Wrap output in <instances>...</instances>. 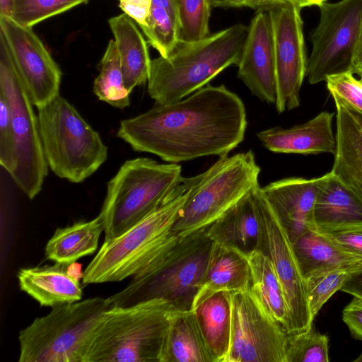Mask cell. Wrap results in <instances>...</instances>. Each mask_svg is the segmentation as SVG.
Segmentation results:
<instances>
[{"label":"cell","instance_id":"cell-1","mask_svg":"<svg viewBox=\"0 0 362 362\" xmlns=\"http://www.w3.org/2000/svg\"><path fill=\"white\" fill-rule=\"evenodd\" d=\"M247 115L224 85L207 84L177 102L122 120L117 135L136 151L172 163L226 156L244 139Z\"/></svg>","mask_w":362,"mask_h":362},{"label":"cell","instance_id":"cell-2","mask_svg":"<svg viewBox=\"0 0 362 362\" xmlns=\"http://www.w3.org/2000/svg\"><path fill=\"white\" fill-rule=\"evenodd\" d=\"M248 26L237 23L190 42L179 41L167 57L151 60L148 93L155 104L177 102L238 65Z\"/></svg>","mask_w":362,"mask_h":362},{"label":"cell","instance_id":"cell-3","mask_svg":"<svg viewBox=\"0 0 362 362\" xmlns=\"http://www.w3.org/2000/svg\"><path fill=\"white\" fill-rule=\"evenodd\" d=\"M195 176L186 178L185 188L174 198L151 212L132 228L103 244L83 271L85 284L117 282L132 277L180 238L173 231Z\"/></svg>","mask_w":362,"mask_h":362},{"label":"cell","instance_id":"cell-4","mask_svg":"<svg viewBox=\"0 0 362 362\" xmlns=\"http://www.w3.org/2000/svg\"><path fill=\"white\" fill-rule=\"evenodd\" d=\"M207 228L180 238L129 283L107 298L110 305L127 306L152 299L168 301L177 310H190L203 280L214 241Z\"/></svg>","mask_w":362,"mask_h":362},{"label":"cell","instance_id":"cell-5","mask_svg":"<svg viewBox=\"0 0 362 362\" xmlns=\"http://www.w3.org/2000/svg\"><path fill=\"white\" fill-rule=\"evenodd\" d=\"M177 163H160L149 158L128 160L108 182L99 216L104 240L119 235L176 197L186 177Z\"/></svg>","mask_w":362,"mask_h":362},{"label":"cell","instance_id":"cell-6","mask_svg":"<svg viewBox=\"0 0 362 362\" xmlns=\"http://www.w3.org/2000/svg\"><path fill=\"white\" fill-rule=\"evenodd\" d=\"M175 310L163 299L112 306L97 326L84 362H160Z\"/></svg>","mask_w":362,"mask_h":362},{"label":"cell","instance_id":"cell-7","mask_svg":"<svg viewBox=\"0 0 362 362\" xmlns=\"http://www.w3.org/2000/svg\"><path fill=\"white\" fill-rule=\"evenodd\" d=\"M107 298H89L57 305L36 317L18 334L19 362H84Z\"/></svg>","mask_w":362,"mask_h":362},{"label":"cell","instance_id":"cell-8","mask_svg":"<svg viewBox=\"0 0 362 362\" xmlns=\"http://www.w3.org/2000/svg\"><path fill=\"white\" fill-rule=\"evenodd\" d=\"M37 109L45 159L56 175L80 183L105 162L107 147L64 98L59 94Z\"/></svg>","mask_w":362,"mask_h":362},{"label":"cell","instance_id":"cell-9","mask_svg":"<svg viewBox=\"0 0 362 362\" xmlns=\"http://www.w3.org/2000/svg\"><path fill=\"white\" fill-rule=\"evenodd\" d=\"M259 173L252 151L220 156L208 170L195 176L173 233L184 238L207 228L259 185Z\"/></svg>","mask_w":362,"mask_h":362},{"label":"cell","instance_id":"cell-10","mask_svg":"<svg viewBox=\"0 0 362 362\" xmlns=\"http://www.w3.org/2000/svg\"><path fill=\"white\" fill-rule=\"evenodd\" d=\"M0 93L7 100L11 114L14 162L8 174L21 191L33 199L42 189L48 165L34 105L1 38Z\"/></svg>","mask_w":362,"mask_h":362},{"label":"cell","instance_id":"cell-11","mask_svg":"<svg viewBox=\"0 0 362 362\" xmlns=\"http://www.w3.org/2000/svg\"><path fill=\"white\" fill-rule=\"evenodd\" d=\"M319 8L320 21L311 34L313 49L307 64L310 84L351 72L362 27V0L325 1Z\"/></svg>","mask_w":362,"mask_h":362},{"label":"cell","instance_id":"cell-12","mask_svg":"<svg viewBox=\"0 0 362 362\" xmlns=\"http://www.w3.org/2000/svg\"><path fill=\"white\" fill-rule=\"evenodd\" d=\"M231 334L224 362H286L289 334L250 286L231 292Z\"/></svg>","mask_w":362,"mask_h":362},{"label":"cell","instance_id":"cell-13","mask_svg":"<svg viewBox=\"0 0 362 362\" xmlns=\"http://www.w3.org/2000/svg\"><path fill=\"white\" fill-rule=\"evenodd\" d=\"M262 240L260 250L271 260L284 290L289 314L288 334L313 326L305 282L290 236L263 192L259 199Z\"/></svg>","mask_w":362,"mask_h":362},{"label":"cell","instance_id":"cell-14","mask_svg":"<svg viewBox=\"0 0 362 362\" xmlns=\"http://www.w3.org/2000/svg\"><path fill=\"white\" fill-rule=\"evenodd\" d=\"M299 7L279 4L268 11L272 26L276 60L279 113L300 105V91L306 76L308 59Z\"/></svg>","mask_w":362,"mask_h":362},{"label":"cell","instance_id":"cell-15","mask_svg":"<svg viewBox=\"0 0 362 362\" xmlns=\"http://www.w3.org/2000/svg\"><path fill=\"white\" fill-rule=\"evenodd\" d=\"M0 38L37 108L59 94L62 71L31 27L0 15Z\"/></svg>","mask_w":362,"mask_h":362},{"label":"cell","instance_id":"cell-16","mask_svg":"<svg viewBox=\"0 0 362 362\" xmlns=\"http://www.w3.org/2000/svg\"><path fill=\"white\" fill-rule=\"evenodd\" d=\"M237 66L238 78L255 96L267 103L276 104V60L268 11H257L252 18Z\"/></svg>","mask_w":362,"mask_h":362},{"label":"cell","instance_id":"cell-17","mask_svg":"<svg viewBox=\"0 0 362 362\" xmlns=\"http://www.w3.org/2000/svg\"><path fill=\"white\" fill-rule=\"evenodd\" d=\"M320 178L288 177L262 187L292 242L306 230H317L314 209Z\"/></svg>","mask_w":362,"mask_h":362},{"label":"cell","instance_id":"cell-18","mask_svg":"<svg viewBox=\"0 0 362 362\" xmlns=\"http://www.w3.org/2000/svg\"><path fill=\"white\" fill-rule=\"evenodd\" d=\"M259 185L252 189L207 227L208 236L216 243L233 247L248 255L259 250L262 240Z\"/></svg>","mask_w":362,"mask_h":362},{"label":"cell","instance_id":"cell-19","mask_svg":"<svg viewBox=\"0 0 362 362\" xmlns=\"http://www.w3.org/2000/svg\"><path fill=\"white\" fill-rule=\"evenodd\" d=\"M333 117L334 113L325 111L302 124L267 129L259 132L257 136L267 150L275 153L334 155L337 140Z\"/></svg>","mask_w":362,"mask_h":362},{"label":"cell","instance_id":"cell-20","mask_svg":"<svg viewBox=\"0 0 362 362\" xmlns=\"http://www.w3.org/2000/svg\"><path fill=\"white\" fill-rule=\"evenodd\" d=\"M330 94L337 108V148L330 173L362 202V132L344 101Z\"/></svg>","mask_w":362,"mask_h":362},{"label":"cell","instance_id":"cell-21","mask_svg":"<svg viewBox=\"0 0 362 362\" xmlns=\"http://www.w3.org/2000/svg\"><path fill=\"white\" fill-rule=\"evenodd\" d=\"M314 220L319 233L362 227V202L329 172L320 177Z\"/></svg>","mask_w":362,"mask_h":362},{"label":"cell","instance_id":"cell-22","mask_svg":"<svg viewBox=\"0 0 362 362\" xmlns=\"http://www.w3.org/2000/svg\"><path fill=\"white\" fill-rule=\"evenodd\" d=\"M69 264L54 262L21 268L17 274L20 289L44 307L81 300L82 286L79 279L70 273Z\"/></svg>","mask_w":362,"mask_h":362},{"label":"cell","instance_id":"cell-23","mask_svg":"<svg viewBox=\"0 0 362 362\" xmlns=\"http://www.w3.org/2000/svg\"><path fill=\"white\" fill-rule=\"evenodd\" d=\"M250 279L251 270L247 255L237 248L214 242L192 309L216 292L247 289L250 286Z\"/></svg>","mask_w":362,"mask_h":362},{"label":"cell","instance_id":"cell-24","mask_svg":"<svg viewBox=\"0 0 362 362\" xmlns=\"http://www.w3.org/2000/svg\"><path fill=\"white\" fill-rule=\"evenodd\" d=\"M160 362H216L192 310L170 314Z\"/></svg>","mask_w":362,"mask_h":362},{"label":"cell","instance_id":"cell-25","mask_svg":"<svg viewBox=\"0 0 362 362\" xmlns=\"http://www.w3.org/2000/svg\"><path fill=\"white\" fill-rule=\"evenodd\" d=\"M108 23L118 50L124 83L131 93L148 81L151 60L147 42L135 22L125 13L112 17Z\"/></svg>","mask_w":362,"mask_h":362},{"label":"cell","instance_id":"cell-26","mask_svg":"<svg viewBox=\"0 0 362 362\" xmlns=\"http://www.w3.org/2000/svg\"><path fill=\"white\" fill-rule=\"evenodd\" d=\"M292 243L304 278L322 270L341 268L356 272L362 269L361 257L345 250L317 230H306Z\"/></svg>","mask_w":362,"mask_h":362},{"label":"cell","instance_id":"cell-27","mask_svg":"<svg viewBox=\"0 0 362 362\" xmlns=\"http://www.w3.org/2000/svg\"><path fill=\"white\" fill-rule=\"evenodd\" d=\"M104 226L99 216L56 229L47 241L45 254L54 262L71 264L93 254L98 246Z\"/></svg>","mask_w":362,"mask_h":362},{"label":"cell","instance_id":"cell-28","mask_svg":"<svg viewBox=\"0 0 362 362\" xmlns=\"http://www.w3.org/2000/svg\"><path fill=\"white\" fill-rule=\"evenodd\" d=\"M192 310L216 362H224L230 342L231 292H216L202 301Z\"/></svg>","mask_w":362,"mask_h":362},{"label":"cell","instance_id":"cell-29","mask_svg":"<svg viewBox=\"0 0 362 362\" xmlns=\"http://www.w3.org/2000/svg\"><path fill=\"white\" fill-rule=\"evenodd\" d=\"M247 256L251 270L250 289L288 334V305L271 260L261 250H255Z\"/></svg>","mask_w":362,"mask_h":362},{"label":"cell","instance_id":"cell-30","mask_svg":"<svg viewBox=\"0 0 362 362\" xmlns=\"http://www.w3.org/2000/svg\"><path fill=\"white\" fill-rule=\"evenodd\" d=\"M93 92L99 100L124 109L130 104V93L124 83L118 50L114 40L109 41L100 61V73L93 82Z\"/></svg>","mask_w":362,"mask_h":362},{"label":"cell","instance_id":"cell-31","mask_svg":"<svg viewBox=\"0 0 362 362\" xmlns=\"http://www.w3.org/2000/svg\"><path fill=\"white\" fill-rule=\"evenodd\" d=\"M140 28L162 57H167L179 42V18L163 8L152 6L146 25Z\"/></svg>","mask_w":362,"mask_h":362},{"label":"cell","instance_id":"cell-32","mask_svg":"<svg viewBox=\"0 0 362 362\" xmlns=\"http://www.w3.org/2000/svg\"><path fill=\"white\" fill-rule=\"evenodd\" d=\"M353 273L351 270L340 268L316 272L304 278L313 319L328 300L341 290Z\"/></svg>","mask_w":362,"mask_h":362},{"label":"cell","instance_id":"cell-33","mask_svg":"<svg viewBox=\"0 0 362 362\" xmlns=\"http://www.w3.org/2000/svg\"><path fill=\"white\" fill-rule=\"evenodd\" d=\"M179 17V41L194 42L211 33V6L208 0H176Z\"/></svg>","mask_w":362,"mask_h":362},{"label":"cell","instance_id":"cell-34","mask_svg":"<svg viewBox=\"0 0 362 362\" xmlns=\"http://www.w3.org/2000/svg\"><path fill=\"white\" fill-rule=\"evenodd\" d=\"M88 1V0H12L10 17L22 25L32 28L44 20Z\"/></svg>","mask_w":362,"mask_h":362},{"label":"cell","instance_id":"cell-35","mask_svg":"<svg viewBox=\"0 0 362 362\" xmlns=\"http://www.w3.org/2000/svg\"><path fill=\"white\" fill-rule=\"evenodd\" d=\"M329 338L312 326L307 331L289 335L286 362H329Z\"/></svg>","mask_w":362,"mask_h":362},{"label":"cell","instance_id":"cell-36","mask_svg":"<svg viewBox=\"0 0 362 362\" xmlns=\"http://www.w3.org/2000/svg\"><path fill=\"white\" fill-rule=\"evenodd\" d=\"M351 72L329 76L325 82L330 93H334L348 105L362 112V80Z\"/></svg>","mask_w":362,"mask_h":362},{"label":"cell","instance_id":"cell-37","mask_svg":"<svg viewBox=\"0 0 362 362\" xmlns=\"http://www.w3.org/2000/svg\"><path fill=\"white\" fill-rule=\"evenodd\" d=\"M14 144L8 103L0 93V163L8 173L13 166Z\"/></svg>","mask_w":362,"mask_h":362},{"label":"cell","instance_id":"cell-38","mask_svg":"<svg viewBox=\"0 0 362 362\" xmlns=\"http://www.w3.org/2000/svg\"><path fill=\"white\" fill-rule=\"evenodd\" d=\"M322 234L345 250L362 258V227Z\"/></svg>","mask_w":362,"mask_h":362},{"label":"cell","instance_id":"cell-39","mask_svg":"<svg viewBox=\"0 0 362 362\" xmlns=\"http://www.w3.org/2000/svg\"><path fill=\"white\" fill-rule=\"evenodd\" d=\"M342 320L351 337L362 341V299L353 296L342 310Z\"/></svg>","mask_w":362,"mask_h":362},{"label":"cell","instance_id":"cell-40","mask_svg":"<svg viewBox=\"0 0 362 362\" xmlns=\"http://www.w3.org/2000/svg\"><path fill=\"white\" fill-rule=\"evenodd\" d=\"M153 0H119V7L139 27L146 25Z\"/></svg>","mask_w":362,"mask_h":362},{"label":"cell","instance_id":"cell-41","mask_svg":"<svg viewBox=\"0 0 362 362\" xmlns=\"http://www.w3.org/2000/svg\"><path fill=\"white\" fill-rule=\"evenodd\" d=\"M211 8L248 7L257 11H268L266 4L261 0H208Z\"/></svg>","mask_w":362,"mask_h":362},{"label":"cell","instance_id":"cell-42","mask_svg":"<svg viewBox=\"0 0 362 362\" xmlns=\"http://www.w3.org/2000/svg\"><path fill=\"white\" fill-rule=\"evenodd\" d=\"M340 291L362 299V269L354 272Z\"/></svg>","mask_w":362,"mask_h":362},{"label":"cell","instance_id":"cell-43","mask_svg":"<svg viewBox=\"0 0 362 362\" xmlns=\"http://www.w3.org/2000/svg\"><path fill=\"white\" fill-rule=\"evenodd\" d=\"M351 73L357 74L362 80V27L354 52Z\"/></svg>","mask_w":362,"mask_h":362},{"label":"cell","instance_id":"cell-44","mask_svg":"<svg viewBox=\"0 0 362 362\" xmlns=\"http://www.w3.org/2000/svg\"><path fill=\"white\" fill-rule=\"evenodd\" d=\"M152 6L163 8L178 17L176 0H153ZM179 18V17H178Z\"/></svg>","mask_w":362,"mask_h":362},{"label":"cell","instance_id":"cell-45","mask_svg":"<svg viewBox=\"0 0 362 362\" xmlns=\"http://www.w3.org/2000/svg\"><path fill=\"white\" fill-rule=\"evenodd\" d=\"M262 1L268 9L270 10L272 8L281 4H292L300 8H304V6L300 0H261Z\"/></svg>","mask_w":362,"mask_h":362},{"label":"cell","instance_id":"cell-46","mask_svg":"<svg viewBox=\"0 0 362 362\" xmlns=\"http://www.w3.org/2000/svg\"><path fill=\"white\" fill-rule=\"evenodd\" d=\"M12 0H0V15L11 16Z\"/></svg>","mask_w":362,"mask_h":362},{"label":"cell","instance_id":"cell-47","mask_svg":"<svg viewBox=\"0 0 362 362\" xmlns=\"http://www.w3.org/2000/svg\"><path fill=\"white\" fill-rule=\"evenodd\" d=\"M344 103H345V105H346V107L348 108L349 111L351 112V114L353 115V117L356 119V122L358 123V124L362 132V112H361L360 111L354 108L353 107L350 106L345 101H344Z\"/></svg>","mask_w":362,"mask_h":362},{"label":"cell","instance_id":"cell-48","mask_svg":"<svg viewBox=\"0 0 362 362\" xmlns=\"http://www.w3.org/2000/svg\"><path fill=\"white\" fill-rule=\"evenodd\" d=\"M304 7L312 6H320L322 3L327 0H300Z\"/></svg>","mask_w":362,"mask_h":362},{"label":"cell","instance_id":"cell-49","mask_svg":"<svg viewBox=\"0 0 362 362\" xmlns=\"http://www.w3.org/2000/svg\"><path fill=\"white\" fill-rule=\"evenodd\" d=\"M354 362H362V353L359 354L354 361Z\"/></svg>","mask_w":362,"mask_h":362}]
</instances>
